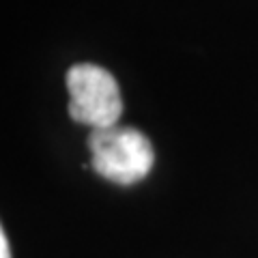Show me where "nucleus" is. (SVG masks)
<instances>
[{"instance_id": "obj_1", "label": "nucleus", "mask_w": 258, "mask_h": 258, "mask_svg": "<svg viewBox=\"0 0 258 258\" xmlns=\"http://www.w3.org/2000/svg\"><path fill=\"white\" fill-rule=\"evenodd\" d=\"M93 170L116 185H134L151 172L155 153L149 138L134 127H103L88 136Z\"/></svg>"}, {"instance_id": "obj_2", "label": "nucleus", "mask_w": 258, "mask_h": 258, "mask_svg": "<svg viewBox=\"0 0 258 258\" xmlns=\"http://www.w3.org/2000/svg\"><path fill=\"white\" fill-rule=\"evenodd\" d=\"M69 116L93 129L114 127L123 114V97L114 76L99 64L80 62L67 71Z\"/></svg>"}, {"instance_id": "obj_3", "label": "nucleus", "mask_w": 258, "mask_h": 258, "mask_svg": "<svg viewBox=\"0 0 258 258\" xmlns=\"http://www.w3.org/2000/svg\"><path fill=\"white\" fill-rule=\"evenodd\" d=\"M0 258H11L9 241H7V235H5V232H0Z\"/></svg>"}]
</instances>
